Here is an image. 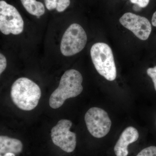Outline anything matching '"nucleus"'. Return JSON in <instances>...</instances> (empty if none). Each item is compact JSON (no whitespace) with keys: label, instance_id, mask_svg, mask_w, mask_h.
Segmentation results:
<instances>
[{"label":"nucleus","instance_id":"nucleus-17","mask_svg":"<svg viewBox=\"0 0 156 156\" xmlns=\"http://www.w3.org/2000/svg\"><path fill=\"white\" fill-rule=\"evenodd\" d=\"M152 24L154 26L156 27V11L154 13L152 17Z\"/></svg>","mask_w":156,"mask_h":156},{"label":"nucleus","instance_id":"nucleus-1","mask_svg":"<svg viewBox=\"0 0 156 156\" xmlns=\"http://www.w3.org/2000/svg\"><path fill=\"white\" fill-rule=\"evenodd\" d=\"M83 78L80 73L76 69L66 71L62 76L59 85L49 99V105L53 109L62 106L66 99L76 97L83 90Z\"/></svg>","mask_w":156,"mask_h":156},{"label":"nucleus","instance_id":"nucleus-9","mask_svg":"<svg viewBox=\"0 0 156 156\" xmlns=\"http://www.w3.org/2000/svg\"><path fill=\"white\" fill-rule=\"evenodd\" d=\"M138 137L139 133L136 128L131 126L126 128L120 135L115 145L114 150L116 156H128V146L136 141Z\"/></svg>","mask_w":156,"mask_h":156},{"label":"nucleus","instance_id":"nucleus-10","mask_svg":"<svg viewBox=\"0 0 156 156\" xmlns=\"http://www.w3.org/2000/svg\"><path fill=\"white\" fill-rule=\"evenodd\" d=\"M23 145L21 141L6 136H0V155L6 153L18 154L22 152Z\"/></svg>","mask_w":156,"mask_h":156},{"label":"nucleus","instance_id":"nucleus-7","mask_svg":"<svg viewBox=\"0 0 156 156\" xmlns=\"http://www.w3.org/2000/svg\"><path fill=\"white\" fill-rule=\"evenodd\" d=\"M72 126L71 121L62 119L53 127L51 131L53 144L67 153L73 151L76 145V134L70 131Z\"/></svg>","mask_w":156,"mask_h":156},{"label":"nucleus","instance_id":"nucleus-11","mask_svg":"<svg viewBox=\"0 0 156 156\" xmlns=\"http://www.w3.org/2000/svg\"><path fill=\"white\" fill-rule=\"evenodd\" d=\"M23 6L28 13L34 16L40 17L45 13L44 4L37 0H20Z\"/></svg>","mask_w":156,"mask_h":156},{"label":"nucleus","instance_id":"nucleus-15","mask_svg":"<svg viewBox=\"0 0 156 156\" xmlns=\"http://www.w3.org/2000/svg\"><path fill=\"white\" fill-rule=\"evenodd\" d=\"M7 62L5 56L2 53H0V74L1 75L7 67Z\"/></svg>","mask_w":156,"mask_h":156},{"label":"nucleus","instance_id":"nucleus-6","mask_svg":"<svg viewBox=\"0 0 156 156\" xmlns=\"http://www.w3.org/2000/svg\"><path fill=\"white\" fill-rule=\"evenodd\" d=\"M85 121L89 133L96 138L104 137L110 130L112 122L108 114L99 108L89 109L85 115Z\"/></svg>","mask_w":156,"mask_h":156},{"label":"nucleus","instance_id":"nucleus-5","mask_svg":"<svg viewBox=\"0 0 156 156\" xmlns=\"http://www.w3.org/2000/svg\"><path fill=\"white\" fill-rule=\"evenodd\" d=\"M24 21L17 9L4 0L0 1V31L5 35L20 34Z\"/></svg>","mask_w":156,"mask_h":156},{"label":"nucleus","instance_id":"nucleus-4","mask_svg":"<svg viewBox=\"0 0 156 156\" xmlns=\"http://www.w3.org/2000/svg\"><path fill=\"white\" fill-rule=\"evenodd\" d=\"M86 31L80 25L71 24L66 30L60 43L61 53L65 56H71L80 52L87 44Z\"/></svg>","mask_w":156,"mask_h":156},{"label":"nucleus","instance_id":"nucleus-12","mask_svg":"<svg viewBox=\"0 0 156 156\" xmlns=\"http://www.w3.org/2000/svg\"><path fill=\"white\" fill-rule=\"evenodd\" d=\"M45 6L49 11L56 10L62 12L66 10L70 5V0H44Z\"/></svg>","mask_w":156,"mask_h":156},{"label":"nucleus","instance_id":"nucleus-2","mask_svg":"<svg viewBox=\"0 0 156 156\" xmlns=\"http://www.w3.org/2000/svg\"><path fill=\"white\" fill-rule=\"evenodd\" d=\"M11 93L14 104L24 111H30L35 108L41 95L38 85L25 77L20 78L14 82Z\"/></svg>","mask_w":156,"mask_h":156},{"label":"nucleus","instance_id":"nucleus-13","mask_svg":"<svg viewBox=\"0 0 156 156\" xmlns=\"http://www.w3.org/2000/svg\"><path fill=\"white\" fill-rule=\"evenodd\" d=\"M136 156H156V147L152 146L145 148Z\"/></svg>","mask_w":156,"mask_h":156},{"label":"nucleus","instance_id":"nucleus-8","mask_svg":"<svg viewBox=\"0 0 156 156\" xmlns=\"http://www.w3.org/2000/svg\"><path fill=\"white\" fill-rule=\"evenodd\" d=\"M120 23L131 31L137 38L142 41L148 38L152 30L151 25L145 17L127 12L120 18Z\"/></svg>","mask_w":156,"mask_h":156},{"label":"nucleus","instance_id":"nucleus-18","mask_svg":"<svg viewBox=\"0 0 156 156\" xmlns=\"http://www.w3.org/2000/svg\"><path fill=\"white\" fill-rule=\"evenodd\" d=\"M0 156H15V154L9 153H6L5 154L0 155Z\"/></svg>","mask_w":156,"mask_h":156},{"label":"nucleus","instance_id":"nucleus-16","mask_svg":"<svg viewBox=\"0 0 156 156\" xmlns=\"http://www.w3.org/2000/svg\"><path fill=\"white\" fill-rule=\"evenodd\" d=\"M132 4L141 8H144L148 5L150 0H130Z\"/></svg>","mask_w":156,"mask_h":156},{"label":"nucleus","instance_id":"nucleus-14","mask_svg":"<svg viewBox=\"0 0 156 156\" xmlns=\"http://www.w3.org/2000/svg\"><path fill=\"white\" fill-rule=\"evenodd\" d=\"M147 73L148 75L152 80L155 90L156 91V66L154 68H149L147 70Z\"/></svg>","mask_w":156,"mask_h":156},{"label":"nucleus","instance_id":"nucleus-3","mask_svg":"<svg viewBox=\"0 0 156 156\" xmlns=\"http://www.w3.org/2000/svg\"><path fill=\"white\" fill-rule=\"evenodd\" d=\"M90 55L98 73L108 80H114L116 77V68L110 47L105 43H95L91 48Z\"/></svg>","mask_w":156,"mask_h":156}]
</instances>
